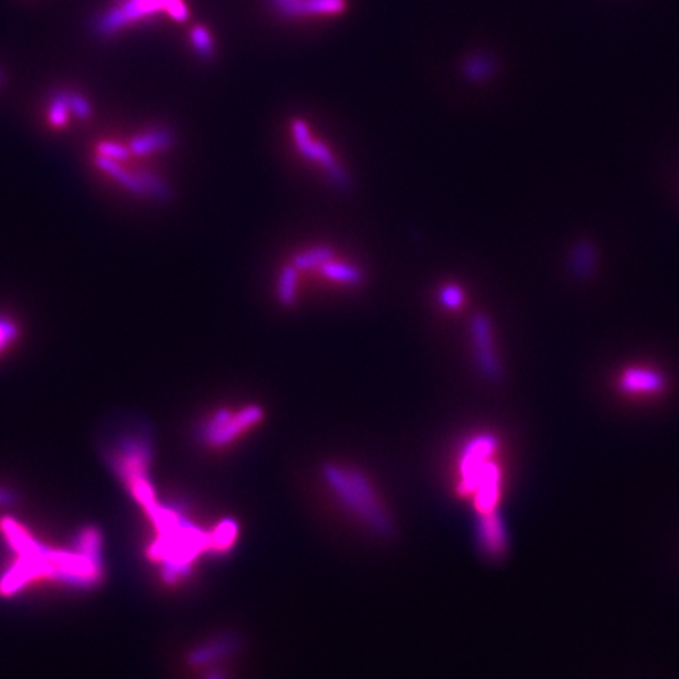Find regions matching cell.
Instances as JSON below:
<instances>
[{
    "label": "cell",
    "instance_id": "6da1fadb",
    "mask_svg": "<svg viewBox=\"0 0 679 679\" xmlns=\"http://www.w3.org/2000/svg\"><path fill=\"white\" fill-rule=\"evenodd\" d=\"M2 531L20 560L0 579V593L10 596L35 579H54L75 588H92L102 579V564L79 550L49 549L36 543L13 519L2 521Z\"/></svg>",
    "mask_w": 679,
    "mask_h": 679
},
{
    "label": "cell",
    "instance_id": "7a4b0ae2",
    "mask_svg": "<svg viewBox=\"0 0 679 679\" xmlns=\"http://www.w3.org/2000/svg\"><path fill=\"white\" fill-rule=\"evenodd\" d=\"M324 480L341 505L354 516L359 517L368 529L380 537H388L392 533L394 525L387 511L373 486L359 470L331 464L324 467Z\"/></svg>",
    "mask_w": 679,
    "mask_h": 679
},
{
    "label": "cell",
    "instance_id": "3957f363",
    "mask_svg": "<svg viewBox=\"0 0 679 679\" xmlns=\"http://www.w3.org/2000/svg\"><path fill=\"white\" fill-rule=\"evenodd\" d=\"M261 419L263 409L257 404L247 406L238 414H231L228 409H219L202 425L200 437L212 447H222L235 441L244 429L251 428Z\"/></svg>",
    "mask_w": 679,
    "mask_h": 679
},
{
    "label": "cell",
    "instance_id": "277c9868",
    "mask_svg": "<svg viewBox=\"0 0 679 679\" xmlns=\"http://www.w3.org/2000/svg\"><path fill=\"white\" fill-rule=\"evenodd\" d=\"M156 12H167L177 20L188 18V7L183 0H128L126 4L106 14L100 28L104 34H112L123 26L136 22Z\"/></svg>",
    "mask_w": 679,
    "mask_h": 679
},
{
    "label": "cell",
    "instance_id": "5b68a950",
    "mask_svg": "<svg viewBox=\"0 0 679 679\" xmlns=\"http://www.w3.org/2000/svg\"><path fill=\"white\" fill-rule=\"evenodd\" d=\"M292 137L294 142L300 148V155L310 159L313 163L320 164L323 169L326 170L329 180L332 181L340 189H349L351 188V178L347 173V170L340 165L339 161L335 159L331 150L327 148L324 143L313 140L310 136V131L307 128L306 122L302 120H294L292 122Z\"/></svg>",
    "mask_w": 679,
    "mask_h": 679
},
{
    "label": "cell",
    "instance_id": "8992f818",
    "mask_svg": "<svg viewBox=\"0 0 679 679\" xmlns=\"http://www.w3.org/2000/svg\"><path fill=\"white\" fill-rule=\"evenodd\" d=\"M472 333H474V340H475L476 347V357L480 362V368L483 370V373L486 374L488 378H499L500 374V368L497 363L496 355L492 351V339H491V326L490 321L486 316L478 315L472 321Z\"/></svg>",
    "mask_w": 679,
    "mask_h": 679
},
{
    "label": "cell",
    "instance_id": "52a82bcc",
    "mask_svg": "<svg viewBox=\"0 0 679 679\" xmlns=\"http://www.w3.org/2000/svg\"><path fill=\"white\" fill-rule=\"evenodd\" d=\"M478 541L483 550L491 557H499L507 547V533L502 517L494 513L480 515L478 521Z\"/></svg>",
    "mask_w": 679,
    "mask_h": 679
},
{
    "label": "cell",
    "instance_id": "ba28073f",
    "mask_svg": "<svg viewBox=\"0 0 679 679\" xmlns=\"http://www.w3.org/2000/svg\"><path fill=\"white\" fill-rule=\"evenodd\" d=\"M662 386H664V380L659 374L643 368L626 370L619 380V387L631 394H652L660 390Z\"/></svg>",
    "mask_w": 679,
    "mask_h": 679
},
{
    "label": "cell",
    "instance_id": "9c48e42d",
    "mask_svg": "<svg viewBox=\"0 0 679 679\" xmlns=\"http://www.w3.org/2000/svg\"><path fill=\"white\" fill-rule=\"evenodd\" d=\"M172 140H173V137L169 131H148V132L132 139L128 148H130L131 153H134L137 156H145V155H150L155 151L167 148Z\"/></svg>",
    "mask_w": 679,
    "mask_h": 679
},
{
    "label": "cell",
    "instance_id": "30bf717a",
    "mask_svg": "<svg viewBox=\"0 0 679 679\" xmlns=\"http://www.w3.org/2000/svg\"><path fill=\"white\" fill-rule=\"evenodd\" d=\"M236 646V640L231 637H222V639L214 640L208 645L198 646L197 650L189 654V662L192 666H204L210 664L212 660L218 659L224 654L233 651Z\"/></svg>",
    "mask_w": 679,
    "mask_h": 679
},
{
    "label": "cell",
    "instance_id": "8fae6325",
    "mask_svg": "<svg viewBox=\"0 0 679 679\" xmlns=\"http://www.w3.org/2000/svg\"><path fill=\"white\" fill-rule=\"evenodd\" d=\"M333 251L327 245H318L310 251L300 252L294 259L292 265L296 269H313L316 266H323L332 261Z\"/></svg>",
    "mask_w": 679,
    "mask_h": 679
},
{
    "label": "cell",
    "instance_id": "7c38bea8",
    "mask_svg": "<svg viewBox=\"0 0 679 679\" xmlns=\"http://www.w3.org/2000/svg\"><path fill=\"white\" fill-rule=\"evenodd\" d=\"M296 286H298V269L292 265L282 268L277 284V300L282 306L290 307L296 300Z\"/></svg>",
    "mask_w": 679,
    "mask_h": 679
},
{
    "label": "cell",
    "instance_id": "4fadbf2b",
    "mask_svg": "<svg viewBox=\"0 0 679 679\" xmlns=\"http://www.w3.org/2000/svg\"><path fill=\"white\" fill-rule=\"evenodd\" d=\"M321 272L329 279L347 284V285H357L363 280V274L360 272V269L354 268V266L345 265V263L329 261L326 265L321 266Z\"/></svg>",
    "mask_w": 679,
    "mask_h": 679
},
{
    "label": "cell",
    "instance_id": "5bb4252c",
    "mask_svg": "<svg viewBox=\"0 0 679 679\" xmlns=\"http://www.w3.org/2000/svg\"><path fill=\"white\" fill-rule=\"evenodd\" d=\"M69 112H73L71 110V102H69V95L55 96L52 102H51V108H49V123L54 128L65 126L68 123Z\"/></svg>",
    "mask_w": 679,
    "mask_h": 679
},
{
    "label": "cell",
    "instance_id": "9a60e30c",
    "mask_svg": "<svg viewBox=\"0 0 679 679\" xmlns=\"http://www.w3.org/2000/svg\"><path fill=\"white\" fill-rule=\"evenodd\" d=\"M20 339V326L10 316L0 315V357Z\"/></svg>",
    "mask_w": 679,
    "mask_h": 679
},
{
    "label": "cell",
    "instance_id": "2e32d148",
    "mask_svg": "<svg viewBox=\"0 0 679 679\" xmlns=\"http://www.w3.org/2000/svg\"><path fill=\"white\" fill-rule=\"evenodd\" d=\"M439 298L442 300V306L447 307V308H459L464 302V292L458 285H445L439 292Z\"/></svg>",
    "mask_w": 679,
    "mask_h": 679
},
{
    "label": "cell",
    "instance_id": "e0dca14e",
    "mask_svg": "<svg viewBox=\"0 0 679 679\" xmlns=\"http://www.w3.org/2000/svg\"><path fill=\"white\" fill-rule=\"evenodd\" d=\"M192 43L202 54H210L212 51V40L204 28H196L192 30Z\"/></svg>",
    "mask_w": 679,
    "mask_h": 679
},
{
    "label": "cell",
    "instance_id": "ac0fdd59",
    "mask_svg": "<svg viewBox=\"0 0 679 679\" xmlns=\"http://www.w3.org/2000/svg\"><path fill=\"white\" fill-rule=\"evenodd\" d=\"M14 502H16V496L13 492L0 488V505H13Z\"/></svg>",
    "mask_w": 679,
    "mask_h": 679
},
{
    "label": "cell",
    "instance_id": "d6986e66",
    "mask_svg": "<svg viewBox=\"0 0 679 679\" xmlns=\"http://www.w3.org/2000/svg\"><path fill=\"white\" fill-rule=\"evenodd\" d=\"M208 679H222V678L219 676L218 673H214V675H211L210 678Z\"/></svg>",
    "mask_w": 679,
    "mask_h": 679
}]
</instances>
